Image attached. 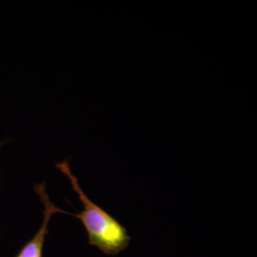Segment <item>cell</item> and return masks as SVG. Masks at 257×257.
Listing matches in <instances>:
<instances>
[{
  "label": "cell",
  "instance_id": "6da1fadb",
  "mask_svg": "<svg viewBox=\"0 0 257 257\" xmlns=\"http://www.w3.org/2000/svg\"><path fill=\"white\" fill-rule=\"evenodd\" d=\"M55 168L66 175L82 203V211L74 215L82 222L90 244L108 254H115L126 248L130 241L127 230L118 221L92 202L84 193L77 177L71 170L69 161L66 159L57 162Z\"/></svg>",
  "mask_w": 257,
  "mask_h": 257
},
{
  "label": "cell",
  "instance_id": "7a4b0ae2",
  "mask_svg": "<svg viewBox=\"0 0 257 257\" xmlns=\"http://www.w3.org/2000/svg\"><path fill=\"white\" fill-rule=\"evenodd\" d=\"M35 191L38 195L40 201L44 206L43 223H42L40 229L37 231V234L28 244L25 245L24 248L21 249L18 257H41L42 248H43V245L45 242V237L48 233L49 223H50L52 216L55 213L69 214V212L57 208L55 204L51 201V199L47 193L46 189H45V183L36 185Z\"/></svg>",
  "mask_w": 257,
  "mask_h": 257
},
{
  "label": "cell",
  "instance_id": "3957f363",
  "mask_svg": "<svg viewBox=\"0 0 257 257\" xmlns=\"http://www.w3.org/2000/svg\"><path fill=\"white\" fill-rule=\"evenodd\" d=\"M1 145H2V144H0V147H1Z\"/></svg>",
  "mask_w": 257,
  "mask_h": 257
}]
</instances>
